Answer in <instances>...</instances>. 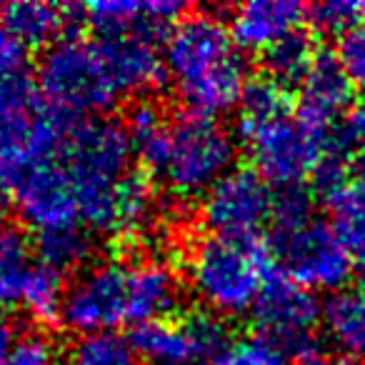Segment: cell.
Listing matches in <instances>:
<instances>
[{
	"label": "cell",
	"mask_w": 365,
	"mask_h": 365,
	"mask_svg": "<svg viewBox=\"0 0 365 365\" xmlns=\"http://www.w3.org/2000/svg\"><path fill=\"white\" fill-rule=\"evenodd\" d=\"M128 135L143 170L175 198L205 195L238 155L233 133L220 120L193 110L165 115L150 103L130 113Z\"/></svg>",
	"instance_id": "1"
},
{
	"label": "cell",
	"mask_w": 365,
	"mask_h": 365,
	"mask_svg": "<svg viewBox=\"0 0 365 365\" xmlns=\"http://www.w3.org/2000/svg\"><path fill=\"white\" fill-rule=\"evenodd\" d=\"M178 300L180 280L165 260H106L86 268L71 283L61 323L78 335L115 330L125 323L138 328L170 318Z\"/></svg>",
	"instance_id": "2"
},
{
	"label": "cell",
	"mask_w": 365,
	"mask_h": 365,
	"mask_svg": "<svg viewBox=\"0 0 365 365\" xmlns=\"http://www.w3.org/2000/svg\"><path fill=\"white\" fill-rule=\"evenodd\" d=\"M165 76L188 110L223 115L240 106L248 88V66L230 28L210 13L178 21L163 51Z\"/></svg>",
	"instance_id": "3"
},
{
	"label": "cell",
	"mask_w": 365,
	"mask_h": 365,
	"mask_svg": "<svg viewBox=\"0 0 365 365\" xmlns=\"http://www.w3.org/2000/svg\"><path fill=\"white\" fill-rule=\"evenodd\" d=\"M240 138L255 173L283 188L315 175L328 153V130L308 123L290 106L288 88L275 81H253L240 101Z\"/></svg>",
	"instance_id": "4"
},
{
	"label": "cell",
	"mask_w": 365,
	"mask_h": 365,
	"mask_svg": "<svg viewBox=\"0 0 365 365\" xmlns=\"http://www.w3.org/2000/svg\"><path fill=\"white\" fill-rule=\"evenodd\" d=\"M61 158L76 190L81 225L88 233L115 235L120 193L133 175L128 128L110 118H76Z\"/></svg>",
	"instance_id": "5"
},
{
	"label": "cell",
	"mask_w": 365,
	"mask_h": 365,
	"mask_svg": "<svg viewBox=\"0 0 365 365\" xmlns=\"http://www.w3.org/2000/svg\"><path fill=\"white\" fill-rule=\"evenodd\" d=\"M273 268L255 240L208 235L188 258V283L213 315L238 318L255 308Z\"/></svg>",
	"instance_id": "6"
},
{
	"label": "cell",
	"mask_w": 365,
	"mask_h": 365,
	"mask_svg": "<svg viewBox=\"0 0 365 365\" xmlns=\"http://www.w3.org/2000/svg\"><path fill=\"white\" fill-rule=\"evenodd\" d=\"M38 88L51 110L66 118H96L120 96L96 41L61 38L38 63Z\"/></svg>",
	"instance_id": "7"
},
{
	"label": "cell",
	"mask_w": 365,
	"mask_h": 365,
	"mask_svg": "<svg viewBox=\"0 0 365 365\" xmlns=\"http://www.w3.org/2000/svg\"><path fill=\"white\" fill-rule=\"evenodd\" d=\"M273 250L283 273L308 290L340 293L348 285L355 263L333 223L315 218L313 210L273 223Z\"/></svg>",
	"instance_id": "8"
},
{
	"label": "cell",
	"mask_w": 365,
	"mask_h": 365,
	"mask_svg": "<svg viewBox=\"0 0 365 365\" xmlns=\"http://www.w3.org/2000/svg\"><path fill=\"white\" fill-rule=\"evenodd\" d=\"M275 193L255 170H230L203 195V220L213 235L255 240L273 223Z\"/></svg>",
	"instance_id": "9"
},
{
	"label": "cell",
	"mask_w": 365,
	"mask_h": 365,
	"mask_svg": "<svg viewBox=\"0 0 365 365\" xmlns=\"http://www.w3.org/2000/svg\"><path fill=\"white\" fill-rule=\"evenodd\" d=\"M138 355L153 365H180L193 360H218L228 350V330L213 313L165 318L133 330Z\"/></svg>",
	"instance_id": "10"
},
{
	"label": "cell",
	"mask_w": 365,
	"mask_h": 365,
	"mask_svg": "<svg viewBox=\"0 0 365 365\" xmlns=\"http://www.w3.org/2000/svg\"><path fill=\"white\" fill-rule=\"evenodd\" d=\"M155 38L150 33H115L96 41L120 96L150 91L165 76V63Z\"/></svg>",
	"instance_id": "11"
},
{
	"label": "cell",
	"mask_w": 365,
	"mask_h": 365,
	"mask_svg": "<svg viewBox=\"0 0 365 365\" xmlns=\"http://www.w3.org/2000/svg\"><path fill=\"white\" fill-rule=\"evenodd\" d=\"M258 328L275 333L280 338L298 340L313 333V325L320 315V305L313 290L298 285L285 273H270L263 285L258 303L253 308Z\"/></svg>",
	"instance_id": "12"
},
{
	"label": "cell",
	"mask_w": 365,
	"mask_h": 365,
	"mask_svg": "<svg viewBox=\"0 0 365 365\" xmlns=\"http://www.w3.org/2000/svg\"><path fill=\"white\" fill-rule=\"evenodd\" d=\"M305 8L295 0H250L230 16V36L240 51H270L300 28Z\"/></svg>",
	"instance_id": "13"
},
{
	"label": "cell",
	"mask_w": 365,
	"mask_h": 365,
	"mask_svg": "<svg viewBox=\"0 0 365 365\" xmlns=\"http://www.w3.org/2000/svg\"><path fill=\"white\" fill-rule=\"evenodd\" d=\"M353 103V83L338 66L335 56L318 53L308 76L300 81L298 113L313 125L330 130Z\"/></svg>",
	"instance_id": "14"
},
{
	"label": "cell",
	"mask_w": 365,
	"mask_h": 365,
	"mask_svg": "<svg viewBox=\"0 0 365 365\" xmlns=\"http://www.w3.org/2000/svg\"><path fill=\"white\" fill-rule=\"evenodd\" d=\"M182 13L175 0H96L83 8L86 21L101 36L115 33H150L160 36Z\"/></svg>",
	"instance_id": "15"
},
{
	"label": "cell",
	"mask_w": 365,
	"mask_h": 365,
	"mask_svg": "<svg viewBox=\"0 0 365 365\" xmlns=\"http://www.w3.org/2000/svg\"><path fill=\"white\" fill-rule=\"evenodd\" d=\"M0 23L26 48H51L68 26V11L46 0H13L0 6Z\"/></svg>",
	"instance_id": "16"
},
{
	"label": "cell",
	"mask_w": 365,
	"mask_h": 365,
	"mask_svg": "<svg viewBox=\"0 0 365 365\" xmlns=\"http://www.w3.org/2000/svg\"><path fill=\"white\" fill-rule=\"evenodd\" d=\"M46 108L38 81L28 73L0 81V145L28 135Z\"/></svg>",
	"instance_id": "17"
},
{
	"label": "cell",
	"mask_w": 365,
	"mask_h": 365,
	"mask_svg": "<svg viewBox=\"0 0 365 365\" xmlns=\"http://www.w3.org/2000/svg\"><path fill=\"white\" fill-rule=\"evenodd\" d=\"M335 233L348 248L355 268L365 275V180L348 178L343 185L325 193Z\"/></svg>",
	"instance_id": "18"
},
{
	"label": "cell",
	"mask_w": 365,
	"mask_h": 365,
	"mask_svg": "<svg viewBox=\"0 0 365 365\" xmlns=\"http://www.w3.org/2000/svg\"><path fill=\"white\" fill-rule=\"evenodd\" d=\"M323 323L340 353L365 363V288L333 293L323 308Z\"/></svg>",
	"instance_id": "19"
},
{
	"label": "cell",
	"mask_w": 365,
	"mask_h": 365,
	"mask_svg": "<svg viewBox=\"0 0 365 365\" xmlns=\"http://www.w3.org/2000/svg\"><path fill=\"white\" fill-rule=\"evenodd\" d=\"M36 268L33 243L16 225L0 228V313L23 303V290Z\"/></svg>",
	"instance_id": "20"
},
{
	"label": "cell",
	"mask_w": 365,
	"mask_h": 365,
	"mask_svg": "<svg viewBox=\"0 0 365 365\" xmlns=\"http://www.w3.org/2000/svg\"><path fill=\"white\" fill-rule=\"evenodd\" d=\"M66 365H140L133 338L118 330L83 333L68 345Z\"/></svg>",
	"instance_id": "21"
},
{
	"label": "cell",
	"mask_w": 365,
	"mask_h": 365,
	"mask_svg": "<svg viewBox=\"0 0 365 365\" xmlns=\"http://www.w3.org/2000/svg\"><path fill=\"white\" fill-rule=\"evenodd\" d=\"M298 340L280 338L275 333L255 328L250 335L230 343L228 350L218 358V363L220 365H293L295 343Z\"/></svg>",
	"instance_id": "22"
},
{
	"label": "cell",
	"mask_w": 365,
	"mask_h": 365,
	"mask_svg": "<svg viewBox=\"0 0 365 365\" xmlns=\"http://www.w3.org/2000/svg\"><path fill=\"white\" fill-rule=\"evenodd\" d=\"M315 58H318V48L313 46V41L305 33L295 31L293 36L283 38L270 51H265V71L270 81H275L278 86L288 88L293 83L300 86Z\"/></svg>",
	"instance_id": "23"
},
{
	"label": "cell",
	"mask_w": 365,
	"mask_h": 365,
	"mask_svg": "<svg viewBox=\"0 0 365 365\" xmlns=\"http://www.w3.org/2000/svg\"><path fill=\"white\" fill-rule=\"evenodd\" d=\"M91 235L81 225L61 230H48V233H38L36 238V253L38 260L48 268L66 273V270H76L91 258Z\"/></svg>",
	"instance_id": "24"
},
{
	"label": "cell",
	"mask_w": 365,
	"mask_h": 365,
	"mask_svg": "<svg viewBox=\"0 0 365 365\" xmlns=\"http://www.w3.org/2000/svg\"><path fill=\"white\" fill-rule=\"evenodd\" d=\"M66 290L68 288L63 283V273L48 268L38 260L26 283V290H23L21 305L31 318L41 320V323H51V320L61 318Z\"/></svg>",
	"instance_id": "25"
},
{
	"label": "cell",
	"mask_w": 365,
	"mask_h": 365,
	"mask_svg": "<svg viewBox=\"0 0 365 365\" xmlns=\"http://www.w3.org/2000/svg\"><path fill=\"white\" fill-rule=\"evenodd\" d=\"M310 21L315 28L325 33L343 36L350 28L365 21V3L363 0H328L310 8Z\"/></svg>",
	"instance_id": "26"
},
{
	"label": "cell",
	"mask_w": 365,
	"mask_h": 365,
	"mask_svg": "<svg viewBox=\"0 0 365 365\" xmlns=\"http://www.w3.org/2000/svg\"><path fill=\"white\" fill-rule=\"evenodd\" d=\"M335 61L343 68L348 81L353 83V88L365 91V21L338 38Z\"/></svg>",
	"instance_id": "27"
},
{
	"label": "cell",
	"mask_w": 365,
	"mask_h": 365,
	"mask_svg": "<svg viewBox=\"0 0 365 365\" xmlns=\"http://www.w3.org/2000/svg\"><path fill=\"white\" fill-rule=\"evenodd\" d=\"M0 365H61V355L46 335L28 333L0 358Z\"/></svg>",
	"instance_id": "28"
},
{
	"label": "cell",
	"mask_w": 365,
	"mask_h": 365,
	"mask_svg": "<svg viewBox=\"0 0 365 365\" xmlns=\"http://www.w3.org/2000/svg\"><path fill=\"white\" fill-rule=\"evenodd\" d=\"M293 365H348V360L333 343H325L323 338L310 333L295 343Z\"/></svg>",
	"instance_id": "29"
},
{
	"label": "cell",
	"mask_w": 365,
	"mask_h": 365,
	"mask_svg": "<svg viewBox=\"0 0 365 365\" xmlns=\"http://www.w3.org/2000/svg\"><path fill=\"white\" fill-rule=\"evenodd\" d=\"M28 48L0 23V81L26 73Z\"/></svg>",
	"instance_id": "30"
},
{
	"label": "cell",
	"mask_w": 365,
	"mask_h": 365,
	"mask_svg": "<svg viewBox=\"0 0 365 365\" xmlns=\"http://www.w3.org/2000/svg\"><path fill=\"white\" fill-rule=\"evenodd\" d=\"M345 133H348L350 143H358L360 148H365V98L350 110Z\"/></svg>",
	"instance_id": "31"
},
{
	"label": "cell",
	"mask_w": 365,
	"mask_h": 365,
	"mask_svg": "<svg viewBox=\"0 0 365 365\" xmlns=\"http://www.w3.org/2000/svg\"><path fill=\"white\" fill-rule=\"evenodd\" d=\"M18 333H16V323L8 318L6 313H0V358L8 355V350L16 345Z\"/></svg>",
	"instance_id": "32"
},
{
	"label": "cell",
	"mask_w": 365,
	"mask_h": 365,
	"mask_svg": "<svg viewBox=\"0 0 365 365\" xmlns=\"http://www.w3.org/2000/svg\"><path fill=\"white\" fill-rule=\"evenodd\" d=\"M6 215H8V200L0 195V228H3V225H8L6 223Z\"/></svg>",
	"instance_id": "33"
},
{
	"label": "cell",
	"mask_w": 365,
	"mask_h": 365,
	"mask_svg": "<svg viewBox=\"0 0 365 365\" xmlns=\"http://www.w3.org/2000/svg\"><path fill=\"white\" fill-rule=\"evenodd\" d=\"M180 365H220L218 360H193V363H180Z\"/></svg>",
	"instance_id": "34"
}]
</instances>
